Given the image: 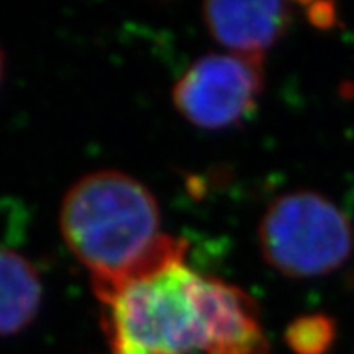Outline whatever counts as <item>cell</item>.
Here are the masks:
<instances>
[{
	"instance_id": "8992f818",
	"label": "cell",
	"mask_w": 354,
	"mask_h": 354,
	"mask_svg": "<svg viewBox=\"0 0 354 354\" xmlns=\"http://www.w3.org/2000/svg\"><path fill=\"white\" fill-rule=\"evenodd\" d=\"M210 338L205 354H270L257 304L237 286L210 277Z\"/></svg>"
},
{
	"instance_id": "30bf717a",
	"label": "cell",
	"mask_w": 354,
	"mask_h": 354,
	"mask_svg": "<svg viewBox=\"0 0 354 354\" xmlns=\"http://www.w3.org/2000/svg\"><path fill=\"white\" fill-rule=\"evenodd\" d=\"M4 76H6V56L2 47H0V88H2V84H4Z\"/></svg>"
},
{
	"instance_id": "3957f363",
	"label": "cell",
	"mask_w": 354,
	"mask_h": 354,
	"mask_svg": "<svg viewBox=\"0 0 354 354\" xmlns=\"http://www.w3.org/2000/svg\"><path fill=\"white\" fill-rule=\"evenodd\" d=\"M257 239L262 259L291 279L329 275L344 266L353 246L344 212L313 190L277 197L262 215Z\"/></svg>"
},
{
	"instance_id": "ba28073f",
	"label": "cell",
	"mask_w": 354,
	"mask_h": 354,
	"mask_svg": "<svg viewBox=\"0 0 354 354\" xmlns=\"http://www.w3.org/2000/svg\"><path fill=\"white\" fill-rule=\"evenodd\" d=\"M338 327L324 313L297 317L286 327L284 340L295 354H327L335 345Z\"/></svg>"
},
{
	"instance_id": "9c48e42d",
	"label": "cell",
	"mask_w": 354,
	"mask_h": 354,
	"mask_svg": "<svg viewBox=\"0 0 354 354\" xmlns=\"http://www.w3.org/2000/svg\"><path fill=\"white\" fill-rule=\"evenodd\" d=\"M308 11V17L317 28L327 29L336 24V11L333 4H311L304 6Z\"/></svg>"
},
{
	"instance_id": "6da1fadb",
	"label": "cell",
	"mask_w": 354,
	"mask_h": 354,
	"mask_svg": "<svg viewBox=\"0 0 354 354\" xmlns=\"http://www.w3.org/2000/svg\"><path fill=\"white\" fill-rule=\"evenodd\" d=\"M58 223L69 252L91 275L94 295L187 244L161 232L154 194L120 170L78 179L64 196Z\"/></svg>"
},
{
	"instance_id": "5b68a950",
	"label": "cell",
	"mask_w": 354,
	"mask_h": 354,
	"mask_svg": "<svg viewBox=\"0 0 354 354\" xmlns=\"http://www.w3.org/2000/svg\"><path fill=\"white\" fill-rule=\"evenodd\" d=\"M291 19V6L275 0L203 4L208 33L237 55L264 56V51L284 37Z\"/></svg>"
},
{
	"instance_id": "277c9868",
	"label": "cell",
	"mask_w": 354,
	"mask_h": 354,
	"mask_svg": "<svg viewBox=\"0 0 354 354\" xmlns=\"http://www.w3.org/2000/svg\"><path fill=\"white\" fill-rule=\"evenodd\" d=\"M262 91L264 56L206 55L177 80L172 102L197 129L224 131L252 116Z\"/></svg>"
},
{
	"instance_id": "7a4b0ae2",
	"label": "cell",
	"mask_w": 354,
	"mask_h": 354,
	"mask_svg": "<svg viewBox=\"0 0 354 354\" xmlns=\"http://www.w3.org/2000/svg\"><path fill=\"white\" fill-rule=\"evenodd\" d=\"M174 252L96 295L107 354H205L210 338L208 280Z\"/></svg>"
},
{
	"instance_id": "52a82bcc",
	"label": "cell",
	"mask_w": 354,
	"mask_h": 354,
	"mask_svg": "<svg viewBox=\"0 0 354 354\" xmlns=\"http://www.w3.org/2000/svg\"><path fill=\"white\" fill-rule=\"evenodd\" d=\"M42 280L22 253L0 246V336L29 327L42 308Z\"/></svg>"
}]
</instances>
